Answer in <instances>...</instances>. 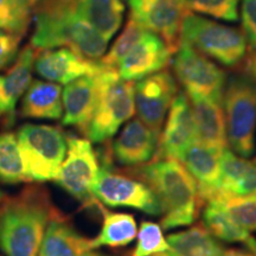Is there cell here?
Here are the masks:
<instances>
[{
  "label": "cell",
  "mask_w": 256,
  "mask_h": 256,
  "mask_svg": "<svg viewBox=\"0 0 256 256\" xmlns=\"http://www.w3.org/2000/svg\"><path fill=\"white\" fill-rule=\"evenodd\" d=\"M256 196V162L226 148L220 159V179L212 200ZM211 200V202H212Z\"/></svg>",
  "instance_id": "cell-19"
},
{
  "label": "cell",
  "mask_w": 256,
  "mask_h": 256,
  "mask_svg": "<svg viewBox=\"0 0 256 256\" xmlns=\"http://www.w3.org/2000/svg\"><path fill=\"white\" fill-rule=\"evenodd\" d=\"M36 48L26 46L8 72L0 75V119L14 116L16 106L32 82V69L37 56Z\"/></svg>",
  "instance_id": "cell-20"
},
{
  "label": "cell",
  "mask_w": 256,
  "mask_h": 256,
  "mask_svg": "<svg viewBox=\"0 0 256 256\" xmlns=\"http://www.w3.org/2000/svg\"><path fill=\"white\" fill-rule=\"evenodd\" d=\"M87 256H107V255H102V254H95V252H89Z\"/></svg>",
  "instance_id": "cell-38"
},
{
  "label": "cell",
  "mask_w": 256,
  "mask_h": 256,
  "mask_svg": "<svg viewBox=\"0 0 256 256\" xmlns=\"http://www.w3.org/2000/svg\"><path fill=\"white\" fill-rule=\"evenodd\" d=\"M166 241L168 250L151 256H218L224 249L203 224L171 234Z\"/></svg>",
  "instance_id": "cell-24"
},
{
  "label": "cell",
  "mask_w": 256,
  "mask_h": 256,
  "mask_svg": "<svg viewBox=\"0 0 256 256\" xmlns=\"http://www.w3.org/2000/svg\"><path fill=\"white\" fill-rule=\"evenodd\" d=\"M92 250V240L81 235L58 212L48 224L40 256H87Z\"/></svg>",
  "instance_id": "cell-22"
},
{
  "label": "cell",
  "mask_w": 256,
  "mask_h": 256,
  "mask_svg": "<svg viewBox=\"0 0 256 256\" xmlns=\"http://www.w3.org/2000/svg\"><path fill=\"white\" fill-rule=\"evenodd\" d=\"M0 182L5 184L30 182L17 136L11 132L0 134Z\"/></svg>",
  "instance_id": "cell-28"
},
{
  "label": "cell",
  "mask_w": 256,
  "mask_h": 256,
  "mask_svg": "<svg viewBox=\"0 0 256 256\" xmlns=\"http://www.w3.org/2000/svg\"><path fill=\"white\" fill-rule=\"evenodd\" d=\"M218 256H256V252L249 250H242V249H223Z\"/></svg>",
  "instance_id": "cell-37"
},
{
  "label": "cell",
  "mask_w": 256,
  "mask_h": 256,
  "mask_svg": "<svg viewBox=\"0 0 256 256\" xmlns=\"http://www.w3.org/2000/svg\"><path fill=\"white\" fill-rule=\"evenodd\" d=\"M34 16L31 46L36 49L68 46L84 58L104 57L108 42L83 19L78 0H40Z\"/></svg>",
  "instance_id": "cell-3"
},
{
  "label": "cell",
  "mask_w": 256,
  "mask_h": 256,
  "mask_svg": "<svg viewBox=\"0 0 256 256\" xmlns=\"http://www.w3.org/2000/svg\"><path fill=\"white\" fill-rule=\"evenodd\" d=\"M203 226L215 238L229 243H241L247 250L256 252V238L250 232L234 222L215 202L206 203L203 211Z\"/></svg>",
  "instance_id": "cell-27"
},
{
  "label": "cell",
  "mask_w": 256,
  "mask_h": 256,
  "mask_svg": "<svg viewBox=\"0 0 256 256\" xmlns=\"http://www.w3.org/2000/svg\"><path fill=\"white\" fill-rule=\"evenodd\" d=\"M158 142V134L140 119H133L112 144V158L118 164L128 168L145 165L154 158Z\"/></svg>",
  "instance_id": "cell-16"
},
{
  "label": "cell",
  "mask_w": 256,
  "mask_h": 256,
  "mask_svg": "<svg viewBox=\"0 0 256 256\" xmlns=\"http://www.w3.org/2000/svg\"><path fill=\"white\" fill-rule=\"evenodd\" d=\"M177 94V82L168 70H160L134 84V104L139 119L159 136Z\"/></svg>",
  "instance_id": "cell-11"
},
{
  "label": "cell",
  "mask_w": 256,
  "mask_h": 256,
  "mask_svg": "<svg viewBox=\"0 0 256 256\" xmlns=\"http://www.w3.org/2000/svg\"><path fill=\"white\" fill-rule=\"evenodd\" d=\"M130 17L146 30L162 37L174 52L180 43V31L188 11L183 0H128Z\"/></svg>",
  "instance_id": "cell-12"
},
{
  "label": "cell",
  "mask_w": 256,
  "mask_h": 256,
  "mask_svg": "<svg viewBox=\"0 0 256 256\" xmlns=\"http://www.w3.org/2000/svg\"><path fill=\"white\" fill-rule=\"evenodd\" d=\"M172 66L176 78L185 88L188 98L222 102L226 82V72L211 62L209 57L180 40L174 51Z\"/></svg>",
  "instance_id": "cell-9"
},
{
  "label": "cell",
  "mask_w": 256,
  "mask_h": 256,
  "mask_svg": "<svg viewBox=\"0 0 256 256\" xmlns=\"http://www.w3.org/2000/svg\"><path fill=\"white\" fill-rule=\"evenodd\" d=\"M180 40L230 68L241 64L247 55L248 42L242 30L190 12L183 20Z\"/></svg>",
  "instance_id": "cell-6"
},
{
  "label": "cell",
  "mask_w": 256,
  "mask_h": 256,
  "mask_svg": "<svg viewBox=\"0 0 256 256\" xmlns=\"http://www.w3.org/2000/svg\"><path fill=\"white\" fill-rule=\"evenodd\" d=\"M34 68L48 81L68 84L82 76L96 75L104 69L101 62L84 58L70 49H46L40 51Z\"/></svg>",
  "instance_id": "cell-15"
},
{
  "label": "cell",
  "mask_w": 256,
  "mask_h": 256,
  "mask_svg": "<svg viewBox=\"0 0 256 256\" xmlns=\"http://www.w3.org/2000/svg\"><path fill=\"white\" fill-rule=\"evenodd\" d=\"M183 2L188 12H198L226 22L238 19L240 0H183Z\"/></svg>",
  "instance_id": "cell-33"
},
{
  "label": "cell",
  "mask_w": 256,
  "mask_h": 256,
  "mask_svg": "<svg viewBox=\"0 0 256 256\" xmlns=\"http://www.w3.org/2000/svg\"><path fill=\"white\" fill-rule=\"evenodd\" d=\"M22 36L0 30V70L5 69L18 56Z\"/></svg>",
  "instance_id": "cell-34"
},
{
  "label": "cell",
  "mask_w": 256,
  "mask_h": 256,
  "mask_svg": "<svg viewBox=\"0 0 256 256\" xmlns=\"http://www.w3.org/2000/svg\"><path fill=\"white\" fill-rule=\"evenodd\" d=\"M146 28L142 26L139 22H136L133 17L128 18V22L124 26V31L114 42L113 46L108 51L107 55H104L101 58V64L106 68L116 69L119 66L120 60L130 52V50L136 46L142 34H145Z\"/></svg>",
  "instance_id": "cell-30"
},
{
  "label": "cell",
  "mask_w": 256,
  "mask_h": 256,
  "mask_svg": "<svg viewBox=\"0 0 256 256\" xmlns=\"http://www.w3.org/2000/svg\"><path fill=\"white\" fill-rule=\"evenodd\" d=\"M2 197H4V194H2V191H0V202H2Z\"/></svg>",
  "instance_id": "cell-39"
},
{
  "label": "cell",
  "mask_w": 256,
  "mask_h": 256,
  "mask_svg": "<svg viewBox=\"0 0 256 256\" xmlns=\"http://www.w3.org/2000/svg\"><path fill=\"white\" fill-rule=\"evenodd\" d=\"M172 51L154 32L146 30L140 40L120 60L118 72L126 81H139L158 72L170 63Z\"/></svg>",
  "instance_id": "cell-14"
},
{
  "label": "cell",
  "mask_w": 256,
  "mask_h": 256,
  "mask_svg": "<svg viewBox=\"0 0 256 256\" xmlns=\"http://www.w3.org/2000/svg\"><path fill=\"white\" fill-rule=\"evenodd\" d=\"M222 104L228 145L235 154L249 158L256 148V83L244 74L230 76Z\"/></svg>",
  "instance_id": "cell-5"
},
{
  "label": "cell",
  "mask_w": 256,
  "mask_h": 256,
  "mask_svg": "<svg viewBox=\"0 0 256 256\" xmlns=\"http://www.w3.org/2000/svg\"><path fill=\"white\" fill-rule=\"evenodd\" d=\"M168 249V243L164 238L160 224L142 220L140 224L138 242L130 256H151Z\"/></svg>",
  "instance_id": "cell-32"
},
{
  "label": "cell",
  "mask_w": 256,
  "mask_h": 256,
  "mask_svg": "<svg viewBox=\"0 0 256 256\" xmlns=\"http://www.w3.org/2000/svg\"><path fill=\"white\" fill-rule=\"evenodd\" d=\"M224 212L248 232H256V196L224 198L212 200Z\"/></svg>",
  "instance_id": "cell-31"
},
{
  "label": "cell",
  "mask_w": 256,
  "mask_h": 256,
  "mask_svg": "<svg viewBox=\"0 0 256 256\" xmlns=\"http://www.w3.org/2000/svg\"><path fill=\"white\" fill-rule=\"evenodd\" d=\"M66 142V156L55 182L84 206H94L98 200L92 196V188L100 170L98 154L88 139L72 136Z\"/></svg>",
  "instance_id": "cell-10"
},
{
  "label": "cell",
  "mask_w": 256,
  "mask_h": 256,
  "mask_svg": "<svg viewBox=\"0 0 256 256\" xmlns=\"http://www.w3.org/2000/svg\"><path fill=\"white\" fill-rule=\"evenodd\" d=\"M98 98V78L96 75L82 76L68 83L62 90L64 126L78 127L86 133Z\"/></svg>",
  "instance_id": "cell-17"
},
{
  "label": "cell",
  "mask_w": 256,
  "mask_h": 256,
  "mask_svg": "<svg viewBox=\"0 0 256 256\" xmlns=\"http://www.w3.org/2000/svg\"><path fill=\"white\" fill-rule=\"evenodd\" d=\"M194 124L191 101L184 92H178L168 110L158 148L153 160L171 158L179 160L194 142Z\"/></svg>",
  "instance_id": "cell-13"
},
{
  "label": "cell",
  "mask_w": 256,
  "mask_h": 256,
  "mask_svg": "<svg viewBox=\"0 0 256 256\" xmlns=\"http://www.w3.org/2000/svg\"><path fill=\"white\" fill-rule=\"evenodd\" d=\"M60 211L46 188L30 185L0 202V249L6 256H38L46 226Z\"/></svg>",
  "instance_id": "cell-1"
},
{
  "label": "cell",
  "mask_w": 256,
  "mask_h": 256,
  "mask_svg": "<svg viewBox=\"0 0 256 256\" xmlns=\"http://www.w3.org/2000/svg\"><path fill=\"white\" fill-rule=\"evenodd\" d=\"M34 8L31 0H0V30L24 37Z\"/></svg>",
  "instance_id": "cell-29"
},
{
  "label": "cell",
  "mask_w": 256,
  "mask_h": 256,
  "mask_svg": "<svg viewBox=\"0 0 256 256\" xmlns=\"http://www.w3.org/2000/svg\"><path fill=\"white\" fill-rule=\"evenodd\" d=\"M242 31L250 49H256V0H242Z\"/></svg>",
  "instance_id": "cell-35"
},
{
  "label": "cell",
  "mask_w": 256,
  "mask_h": 256,
  "mask_svg": "<svg viewBox=\"0 0 256 256\" xmlns=\"http://www.w3.org/2000/svg\"><path fill=\"white\" fill-rule=\"evenodd\" d=\"M20 113L32 119H60L63 115L60 86L40 80L32 81L24 94Z\"/></svg>",
  "instance_id": "cell-23"
},
{
  "label": "cell",
  "mask_w": 256,
  "mask_h": 256,
  "mask_svg": "<svg viewBox=\"0 0 256 256\" xmlns=\"http://www.w3.org/2000/svg\"><path fill=\"white\" fill-rule=\"evenodd\" d=\"M243 72L256 83V49H249L243 60Z\"/></svg>",
  "instance_id": "cell-36"
},
{
  "label": "cell",
  "mask_w": 256,
  "mask_h": 256,
  "mask_svg": "<svg viewBox=\"0 0 256 256\" xmlns=\"http://www.w3.org/2000/svg\"><path fill=\"white\" fill-rule=\"evenodd\" d=\"M222 153L194 142L179 159L196 182L202 203H209L215 197L220 179Z\"/></svg>",
  "instance_id": "cell-18"
},
{
  "label": "cell",
  "mask_w": 256,
  "mask_h": 256,
  "mask_svg": "<svg viewBox=\"0 0 256 256\" xmlns=\"http://www.w3.org/2000/svg\"><path fill=\"white\" fill-rule=\"evenodd\" d=\"M17 140L30 182L55 180L66 154L68 142L60 128L49 124H23Z\"/></svg>",
  "instance_id": "cell-7"
},
{
  "label": "cell",
  "mask_w": 256,
  "mask_h": 256,
  "mask_svg": "<svg viewBox=\"0 0 256 256\" xmlns=\"http://www.w3.org/2000/svg\"><path fill=\"white\" fill-rule=\"evenodd\" d=\"M124 174L142 180L154 194L162 210V229L188 226L196 220L203 203L196 182L179 160L156 159L130 168Z\"/></svg>",
  "instance_id": "cell-2"
},
{
  "label": "cell",
  "mask_w": 256,
  "mask_h": 256,
  "mask_svg": "<svg viewBox=\"0 0 256 256\" xmlns=\"http://www.w3.org/2000/svg\"><path fill=\"white\" fill-rule=\"evenodd\" d=\"M96 206L102 212L101 232L92 240V249L100 247H126L136 238L138 226L136 218L130 214L112 212L98 202Z\"/></svg>",
  "instance_id": "cell-26"
},
{
  "label": "cell",
  "mask_w": 256,
  "mask_h": 256,
  "mask_svg": "<svg viewBox=\"0 0 256 256\" xmlns=\"http://www.w3.org/2000/svg\"><path fill=\"white\" fill-rule=\"evenodd\" d=\"M255 162H256V158H255Z\"/></svg>",
  "instance_id": "cell-40"
},
{
  "label": "cell",
  "mask_w": 256,
  "mask_h": 256,
  "mask_svg": "<svg viewBox=\"0 0 256 256\" xmlns=\"http://www.w3.org/2000/svg\"><path fill=\"white\" fill-rule=\"evenodd\" d=\"M92 194L98 203L107 206L132 208L152 216L162 214L159 202L151 188L132 176L113 172L112 162L108 160H101Z\"/></svg>",
  "instance_id": "cell-8"
},
{
  "label": "cell",
  "mask_w": 256,
  "mask_h": 256,
  "mask_svg": "<svg viewBox=\"0 0 256 256\" xmlns=\"http://www.w3.org/2000/svg\"><path fill=\"white\" fill-rule=\"evenodd\" d=\"M194 124V142L223 152L228 148L226 118L222 102L190 98Z\"/></svg>",
  "instance_id": "cell-21"
},
{
  "label": "cell",
  "mask_w": 256,
  "mask_h": 256,
  "mask_svg": "<svg viewBox=\"0 0 256 256\" xmlns=\"http://www.w3.org/2000/svg\"><path fill=\"white\" fill-rule=\"evenodd\" d=\"M98 78V104L84 133L90 142H108L136 113L132 81L121 78L116 69L106 66Z\"/></svg>",
  "instance_id": "cell-4"
},
{
  "label": "cell",
  "mask_w": 256,
  "mask_h": 256,
  "mask_svg": "<svg viewBox=\"0 0 256 256\" xmlns=\"http://www.w3.org/2000/svg\"><path fill=\"white\" fill-rule=\"evenodd\" d=\"M80 14L104 40L110 42L124 20V0H78Z\"/></svg>",
  "instance_id": "cell-25"
}]
</instances>
